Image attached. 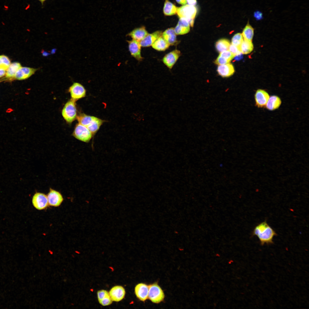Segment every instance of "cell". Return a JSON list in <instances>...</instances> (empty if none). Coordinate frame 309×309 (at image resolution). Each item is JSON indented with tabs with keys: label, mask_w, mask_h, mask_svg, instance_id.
<instances>
[{
	"label": "cell",
	"mask_w": 309,
	"mask_h": 309,
	"mask_svg": "<svg viewBox=\"0 0 309 309\" xmlns=\"http://www.w3.org/2000/svg\"><path fill=\"white\" fill-rule=\"evenodd\" d=\"M32 203L34 207L39 210L45 209L49 205L47 195L40 192H36L34 195Z\"/></svg>",
	"instance_id": "cell-6"
},
{
	"label": "cell",
	"mask_w": 309,
	"mask_h": 309,
	"mask_svg": "<svg viewBox=\"0 0 309 309\" xmlns=\"http://www.w3.org/2000/svg\"><path fill=\"white\" fill-rule=\"evenodd\" d=\"M6 70L0 67V78L5 75Z\"/></svg>",
	"instance_id": "cell-37"
},
{
	"label": "cell",
	"mask_w": 309,
	"mask_h": 309,
	"mask_svg": "<svg viewBox=\"0 0 309 309\" xmlns=\"http://www.w3.org/2000/svg\"><path fill=\"white\" fill-rule=\"evenodd\" d=\"M149 286L148 299L154 303L159 304L163 302L165 298L164 292L157 282L150 284Z\"/></svg>",
	"instance_id": "cell-3"
},
{
	"label": "cell",
	"mask_w": 309,
	"mask_h": 309,
	"mask_svg": "<svg viewBox=\"0 0 309 309\" xmlns=\"http://www.w3.org/2000/svg\"><path fill=\"white\" fill-rule=\"evenodd\" d=\"M11 64L9 58L4 55H0V67L7 70Z\"/></svg>",
	"instance_id": "cell-29"
},
{
	"label": "cell",
	"mask_w": 309,
	"mask_h": 309,
	"mask_svg": "<svg viewBox=\"0 0 309 309\" xmlns=\"http://www.w3.org/2000/svg\"><path fill=\"white\" fill-rule=\"evenodd\" d=\"M69 91L70 93L71 99L75 101L84 97L86 92L84 87L78 82L74 83L70 87Z\"/></svg>",
	"instance_id": "cell-7"
},
{
	"label": "cell",
	"mask_w": 309,
	"mask_h": 309,
	"mask_svg": "<svg viewBox=\"0 0 309 309\" xmlns=\"http://www.w3.org/2000/svg\"><path fill=\"white\" fill-rule=\"evenodd\" d=\"M72 304V305H74V304Z\"/></svg>",
	"instance_id": "cell-41"
},
{
	"label": "cell",
	"mask_w": 309,
	"mask_h": 309,
	"mask_svg": "<svg viewBox=\"0 0 309 309\" xmlns=\"http://www.w3.org/2000/svg\"><path fill=\"white\" fill-rule=\"evenodd\" d=\"M176 2L179 4L182 5H185L187 3L186 0H176Z\"/></svg>",
	"instance_id": "cell-38"
},
{
	"label": "cell",
	"mask_w": 309,
	"mask_h": 309,
	"mask_svg": "<svg viewBox=\"0 0 309 309\" xmlns=\"http://www.w3.org/2000/svg\"><path fill=\"white\" fill-rule=\"evenodd\" d=\"M228 61L223 57L219 55L217 57L214 62L215 63L219 65H222L229 63Z\"/></svg>",
	"instance_id": "cell-34"
},
{
	"label": "cell",
	"mask_w": 309,
	"mask_h": 309,
	"mask_svg": "<svg viewBox=\"0 0 309 309\" xmlns=\"http://www.w3.org/2000/svg\"><path fill=\"white\" fill-rule=\"evenodd\" d=\"M181 55L180 51L176 49L166 54L163 58V62L169 69H171Z\"/></svg>",
	"instance_id": "cell-8"
},
{
	"label": "cell",
	"mask_w": 309,
	"mask_h": 309,
	"mask_svg": "<svg viewBox=\"0 0 309 309\" xmlns=\"http://www.w3.org/2000/svg\"><path fill=\"white\" fill-rule=\"evenodd\" d=\"M161 31H157L151 33H148L140 42L141 47H148L151 46L155 41L162 35Z\"/></svg>",
	"instance_id": "cell-15"
},
{
	"label": "cell",
	"mask_w": 309,
	"mask_h": 309,
	"mask_svg": "<svg viewBox=\"0 0 309 309\" xmlns=\"http://www.w3.org/2000/svg\"><path fill=\"white\" fill-rule=\"evenodd\" d=\"M254 17L257 20H260L263 18L262 13L260 11H257L254 13Z\"/></svg>",
	"instance_id": "cell-35"
},
{
	"label": "cell",
	"mask_w": 309,
	"mask_h": 309,
	"mask_svg": "<svg viewBox=\"0 0 309 309\" xmlns=\"http://www.w3.org/2000/svg\"><path fill=\"white\" fill-rule=\"evenodd\" d=\"M242 34L237 33L235 34L231 39V44L237 47H239L243 40Z\"/></svg>",
	"instance_id": "cell-30"
},
{
	"label": "cell",
	"mask_w": 309,
	"mask_h": 309,
	"mask_svg": "<svg viewBox=\"0 0 309 309\" xmlns=\"http://www.w3.org/2000/svg\"><path fill=\"white\" fill-rule=\"evenodd\" d=\"M145 27L142 26L135 28L128 33V35L133 39L140 42L148 34Z\"/></svg>",
	"instance_id": "cell-18"
},
{
	"label": "cell",
	"mask_w": 309,
	"mask_h": 309,
	"mask_svg": "<svg viewBox=\"0 0 309 309\" xmlns=\"http://www.w3.org/2000/svg\"><path fill=\"white\" fill-rule=\"evenodd\" d=\"M21 67V64L17 62L11 64L6 70L5 77L9 80L14 79L15 74L19 69Z\"/></svg>",
	"instance_id": "cell-20"
},
{
	"label": "cell",
	"mask_w": 309,
	"mask_h": 309,
	"mask_svg": "<svg viewBox=\"0 0 309 309\" xmlns=\"http://www.w3.org/2000/svg\"><path fill=\"white\" fill-rule=\"evenodd\" d=\"M269 98V94L266 91L264 90L258 89L254 95L255 105L259 108L265 107Z\"/></svg>",
	"instance_id": "cell-10"
},
{
	"label": "cell",
	"mask_w": 309,
	"mask_h": 309,
	"mask_svg": "<svg viewBox=\"0 0 309 309\" xmlns=\"http://www.w3.org/2000/svg\"><path fill=\"white\" fill-rule=\"evenodd\" d=\"M104 122L103 120L94 116L90 124L87 127L91 132L93 136L98 130Z\"/></svg>",
	"instance_id": "cell-24"
},
{
	"label": "cell",
	"mask_w": 309,
	"mask_h": 309,
	"mask_svg": "<svg viewBox=\"0 0 309 309\" xmlns=\"http://www.w3.org/2000/svg\"><path fill=\"white\" fill-rule=\"evenodd\" d=\"M188 5L192 6H195L197 3L196 0H186Z\"/></svg>",
	"instance_id": "cell-36"
},
{
	"label": "cell",
	"mask_w": 309,
	"mask_h": 309,
	"mask_svg": "<svg viewBox=\"0 0 309 309\" xmlns=\"http://www.w3.org/2000/svg\"><path fill=\"white\" fill-rule=\"evenodd\" d=\"M197 13V8L195 6L186 4L178 7L177 13L179 18L186 19L192 27L194 25Z\"/></svg>",
	"instance_id": "cell-2"
},
{
	"label": "cell",
	"mask_w": 309,
	"mask_h": 309,
	"mask_svg": "<svg viewBox=\"0 0 309 309\" xmlns=\"http://www.w3.org/2000/svg\"><path fill=\"white\" fill-rule=\"evenodd\" d=\"M178 7L169 1L165 0L163 8V12L166 16H171L177 13Z\"/></svg>",
	"instance_id": "cell-23"
},
{
	"label": "cell",
	"mask_w": 309,
	"mask_h": 309,
	"mask_svg": "<svg viewBox=\"0 0 309 309\" xmlns=\"http://www.w3.org/2000/svg\"><path fill=\"white\" fill-rule=\"evenodd\" d=\"M219 55L223 57L229 62H230L235 56V55L229 50L225 51L220 53Z\"/></svg>",
	"instance_id": "cell-32"
},
{
	"label": "cell",
	"mask_w": 309,
	"mask_h": 309,
	"mask_svg": "<svg viewBox=\"0 0 309 309\" xmlns=\"http://www.w3.org/2000/svg\"><path fill=\"white\" fill-rule=\"evenodd\" d=\"M239 47L242 54H246L251 53L254 47L252 41L243 39Z\"/></svg>",
	"instance_id": "cell-26"
},
{
	"label": "cell",
	"mask_w": 309,
	"mask_h": 309,
	"mask_svg": "<svg viewBox=\"0 0 309 309\" xmlns=\"http://www.w3.org/2000/svg\"><path fill=\"white\" fill-rule=\"evenodd\" d=\"M230 45V42L229 40L222 39L219 40L216 43L215 46L217 51L220 53L228 50Z\"/></svg>",
	"instance_id": "cell-27"
},
{
	"label": "cell",
	"mask_w": 309,
	"mask_h": 309,
	"mask_svg": "<svg viewBox=\"0 0 309 309\" xmlns=\"http://www.w3.org/2000/svg\"><path fill=\"white\" fill-rule=\"evenodd\" d=\"M128 45V49L131 55L139 61L142 60L143 58L141 54V46L140 43L132 39L127 41Z\"/></svg>",
	"instance_id": "cell-11"
},
{
	"label": "cell",
	"mask_w": 309,
	"mask_h": 309,
	"mask_svg": "<svg viewBox=\"0 0 309 309\" xmlns=\"http://www.w3.org/2000/svg\"><path fill=\"white\" fill-rule=\"evenodd\" d=\"M219 74L223 78H227L232 75L235 72L233 65L229 63L219 65L217 68Z\"/></svg>",
	"instance_id": "cell-19"
},
{
	"label": "cell",
	"mask_w": 309,
	"mask_h": 309,
	"mask_svg": "<svg viewBox=\"0 0 309 309\" xmlns=\"http://www.w3.org/2000/svg\"><path fill=\"white\" fill-rule=\"evenodd\" d=\"M48 204L50 206L57 207L59 206L63 201L61 194L59 191L50 188L47 195Z\"/></svg>",
	"instance_id": "cell-9"
},
{
	"label": "cell",
	"mask_w": 309,
	"mask_h": 309,
	"mask_svg": "<svg viewBox=\"0 0 309 309\" xmlns=\"http://www.w3.org/2000/svg\"><path fill=\"white\" fill-rule=\"evenodd\" d=\"M94 116L82 113L76 117L79 123L87 127L90 124Z\"/></svg>",
	"instance_id": "cell-28"
},
{
	"label": "cell",
	"mask_w": 309,
	"mask_h": 309,
	"mask_svg": "<svg viewBox=\"0 0 309 309\" xmlns=\"http://www.w3.org/2000/svg\"><path fill=\"white\" fill-rule=\"evenodd\" d=\"M276 235L275 231L266 220L256 225L252 232L253 236L255 235L258 237L261 245L265 243L269 244L273 243V237Z\"/></svg>",
	"instance_id": "cell-1"
},
{
	"label": "cell",
	"mask_w": 309,
	"mask_h": 309,
	"mask_svg": "<svg viewBox=\"0 0 309 309\" xmlns=\"http://www.w3.org/2000/svg\"><path fill=\"white\" fill-rule=\"evenodd\" d=\"M98 301L101 305L104 306L109 305L111 304L113 302L109 293Z\"/></svg>",
	"instance_id": "cell-31"
},
{
	"label": "cell",
	"mask_w": 309,
	"mask_h": 309,
	"mask_svg": "<svg viewBox=\"0 0 309 309\" xmlns=\"http://www.w3.org/2000/svg\"><path fill=\"white\" fill-rule=\"evenodd\" d=\"M109 295L113 301L118 302L122 300L125 295V290L120 286L112 287L109 292Z\"/></svg>",
	"instance_id": "cell-13"
},
{
	"label": "cell",
	"mask_w": 309,
	"mask_h": 309,
	"mask_svg": "<svg viewBox=\"0 0 309 309\" xmlns=\"http://www.w3.org/2000/svg\"><path fill=\"white\" fill-rule=\"evenodd\" d=\"M162 36L170 45H176L179 43V41L177 39V35L173 27L166 30L162 32Z\"/></svg>",
	"instance_id": "cell-16"
},
{
	"label": "cell",
	"mask_w": 309,
	"mask_h": 309,
	"mask_svg": "<svg viewBox=\"0 0 309 309\" xmlns=\"http://www.w3.org/2000/svg\"><path fill=\"white\" fill-rule=\"evenodd\" d=\"M190 26L186 19L180 18L177 24L174 28L175 32L177 35L185 34L190 31Z\"/></svg>",
	"instance_id": "cell-17"
},
{
	"label": "cell",
	"mask_w": 309,
	"mask_h": 309,
	"mask_svg": "<svg viewBox=\"0 0 309 309\" xmlns=\"http://www.w3.org/2000/svg\"><path fill=\"white\" fill-rule=\"evenodd\" d=\"M148 285L143 283L137 284L134 288L136 296L140 300L143 302L148 299Z\"/></svg>",
	"instance_id": "cell-12"
},
{
	"label": "cell",
	"mask_w": 309,
	"mask_h": 309,
	"mask_svg": "<svg viewBox=\"0 0 309 309\" xmlns=\"http://www.w3.org/2000/svg\"><path fill=\"white\" fill-rule=\"evenodd\" d=\"M72 257H73V258L74 257V255H72Z\"/></svg>",
	"instance_id": "cell-40"
},
{
	"label": "cell",
	"mask_w": 309,
	"mask_h": 309,
	"mask_svg": "<svg viewBox=\"0 0 309 309\" xmlns=\"http://www.w3.org/2000/svg\"><path fill=\"white\" fill-rule=\"evenodd\" d=\"M37 70L36 68L21 67L15 74L14 79L18 80L26 79L34 74Z\"/></svg>",
	"instance_id": "cell-14"
},
{
	"label": "cell",
	"mask_w": 309,
	"mask_h": 309,
	"mask_svg": "<svg viewBox=\"0 0 309 309\" xmlns=\"http://www.w3.org/2000/svg\"><path fill=\"white\" fill-rule=\"evenodd\" d=\"M39 1L41 4L42 5H44V3L47 0H37Z\"/></svg>",
	"instance_id": "cell-39"
},
{
	"label": "cell",
	"mask_w": 309,
	"mask_h": 309,
	"mask_svg": "<svg viewBox=\"0 0 309 309\" xmlns=\"http://www.w3.org/2000/svg\"><path fill=\"white\" fill-rule=\"evenodd\" d=\"M75 102L71 99L66 103L62 110V116L68 123H71L76 118L77 110Z\"/></svg>",
	"instance_id": "cell-4"
},
{
	"label": "cell",
	"mask_w": 309,
	"mask_h": 309,
	"mask_svg": "<svg viewBox=\"0 0 309 309\" xmlns=\"http://www.w3.org/2000/svg\"><path fill=\"white\" fill-rule=\"evenodd\" d=\"M72 135L77 139L86 143L89 142L93 136L86 127L79 123L76 125Z\"/></svg>",
	"instance_id": "cell-5"
},
{
	"label": "cell",
	"mask_w": 309,
	"mask_h": 309,
	"mask_svg": "<svg viewBox=\"0 0 309 309\" xmlns=\"http://www.w3.org/2000/svg\"><path fill=\"white\" fill-rule=\"evenodd\" d=\"M254 34V29L248 21L242 31L243 37L244 39L252 41Z\"/></svg>",
	"instance_id": "cell-25"
},
{
	"label": "cell",
	"mask_w": 309,
	"mask_h": 309,
	"mask_svg": "<svg viewBox=\"0 0 309 309\" xmlns=\"http://www.w3.org/2000/svg\"><path fill=\"white\" fill-rule=\"evenodd\" d=\"M281 103V100L278 96L272 95L269 98L266 105V108L269 110H274L278 108Z\"/></svg>",
	"instance_id": "cell-21"
},
{
	"label": "cell",
	"mask_w": 309,
	"mask_h": 309,
	"mask_svg": "<svg viewBox=\"0 0 309 309\" xmlns=\"http://www.w3.org/2000/svg\"><path fill=\"white\" fill-rule=\"evenodd\" d=\"M228 50L235 56L241 53L239 47L236 46L232 44H230Z\"/></svg>",
	"instance_id": "cell-33"
},
{
	"label": "cell",
	"mask_w": 309,
	"mask_h": 309,
	"mask_svg": "<svg viewBox=\"0 0 309 309\" xmlns=\"http://www.w3.org/2000/svg\"><path fill=\"white\" fill-rule=\"evenodd\" d=\"M151 46L153 49L157 51H163L168 48L170 45L161 35L157 39Z\"/></svg>",
	"instance_id": "cell-22"
}]
</instances>
